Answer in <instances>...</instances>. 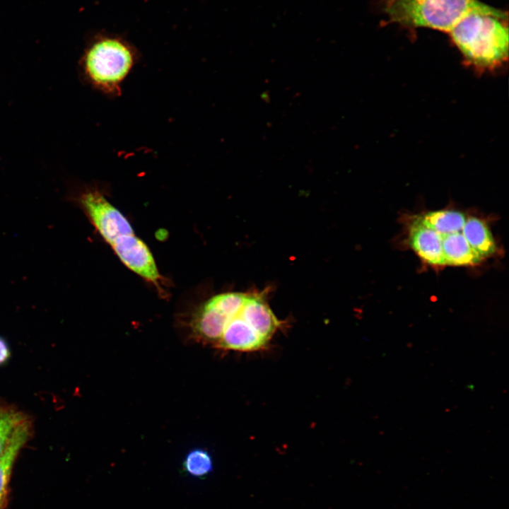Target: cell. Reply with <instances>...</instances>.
Wrapping results in <instances>:
<instances>
[{
	"mask_svg": "<svg viewBox=\"0 0 509 509\" xmlns=\"http://www.w3.org/2000/svg\"><path fill=\"white\" fill-rule=\"evenodd\" d=\"M379 6L387 23L446 33L470 13L497 9L479 0H379Z\"/></svg>",
	"mask_w": 509,
	"mask_h": 509,
	"instance_id": "obj_2",
	"label": "cell"
},
{
	"mask_svg": "<svg viewBox=\"0 0 509 509\" xmlns=\"http://www.w3.org/2000/svg\"><path fill=\"white\" fill-rule=\"evenodd\" d=\"M242 306L237 313L228 319L223 334L217 344L219 346L236 351H255L259 349L267 342L245 320L242 314Z\"/></svg>",
	"mask_w": 509,
	"mask_h": 509,
	"instance_id": "obj_4",
	"label": "cell"
},
{
	"mask_svg": "<svg viewBox=\"0 0 509 509\" xmlns=\"http://www.w3.org/2000/svg\"><path fill=\"white\" fill-rule=\"evenodd\" d=\"M439 234L446 265H472L479 263L483 259L471 247L462 230Z\"/></svg>",
	"mask_w": 509,
	"mask_h": 509,
	"instance_id": "obj_7",
	"label": "cell"
},
{
	"mask_svg": "<svg viewBox=\"0 0 509 509\" xmlns=\"http://www.w3.org/2000/svg\"><path fill=\"white\" fill-rule=\"evenodd\" d=\"M420 218L426 226L438 233L459 232L467 220L464 213L455 210L431 211Z\"/></svg>",
	"mask_w": 509,
	"mask_h": 509,
	"instance_id": "obj_9",
	"label": "cell"
},
{
	"mask_svg": "<svg viewBox=\"0 0 509 509\" xmlns=\"http://www.w3.org/2000/svg\"><path fill=\"white\" fill-rule=\"evenodd\" d=\"M464 63L476 71H493L508 59V12H475L463 18L448 33Z\"/></svg>",
	"mask_w": 509,
	"mask_h": 509,
	"instance_id": "obj_1",
	"label": "cell"
},
{
	"mask_svg": "<svg viewBox=\"0 0 509 509\" xmlns=\"http://www.w3.org/2000/svg\"><path fill=\"white\" fill-rule=\"evenodd\" d=\"M28 417L15 408L0 406V454L17 426Z\"/></svg>",
	"mask_w": 509,
	"mask_h": 509,
	"instance_id": "obj_10",
	"label": "cell"
},
{
	"mask_svg": "<svg viewBox=\"0 0 509 509\" xmlns=\"http://www.w3.org/2000/svg\"><path fill=\"white\" fill-rule=\"evenodd\" d=\"M31 424L28 418L13 431L9 441L0 454V509H4L8 484L14 462L30 435Z\"/></svg>",
	"mask_w": 509,
	"mask_h": 509,
	"instance_id": "obj_6",
	"label": "cell"
},
{
	"mask_svg": "<svg viewBox=\"0 0 509 509\" xmlns=\"http://www.w3.org/2000/svg\"><path fill=\"white\" fill-rule=\"evenodd\" d=\"M409 241L416 253L428 263L446 265L440 234L426 226L420 217L414 220L410 226Z\"/></svg>",
	"mask_w": 509,
	"mask_h": 509,
	"instance_id": "obj_5",
	"label": "cell"
},
{
	"mask_svg": "<svg viewBox=\"0 0 509 509\" xmlns=\"http://www.w3.org/2000/svg\"><path fill=\"white\" fill-rule=\"evenodd\" d=\"M10 357V351L6 341L0 337V365L7 361Z\"/></svg>",
	"mask_w": 509,
	"mask_h": 509,
	"instance_id": "obj_12",
	"label": "cell"
},
{
	"mask_svg": "<svg viewBox=\"0 0 509 509\" xmlns=\"http://www.w3.org/2000/svg\"><path fill=\"white\" fill-rule=\"evenodd\" d=\"M184 465L189 474L194 476H203L208 474L212 469V460L207 452L196 449L187 454Z\"/></svg>",
	"mask_w": 509,
	"mask_h": 509,
	"instance_id": "obj_11",
	"label": "cell"
},
{
	"mask_svg": "<svg viewBox=\"0 0 509 509\" xmlns=\"http://www.w3.org/2000/svg\"><path fill=\"white\" fill-rule=\"evenodd\" d=\"M139 59L136 48L115 35L97 37L85 52L83 68L91 83L108 97H117Z\"/></svg>",
	"mask_w": 509,
	"mask_h": 509,
	"instance_id": "obj_3",
	"label": "cell"
},
{
	"mask_svg": "<svg viewBox=\"0 0 509 509\" xmlns=\"http://www.w3.org/2000/svg\"><path fill=\"white\" fill-rule=\"evenodd\" d=\"M462 233L471 247L482 258L492 255L496 252L493 236L484 221L470 217L466 220Z\"/></svg>",
	"mask_w": 509,
	"mask_h": 509,
	"instance_id": "obj_8",
	"label": "cell"
}]
</instances>
